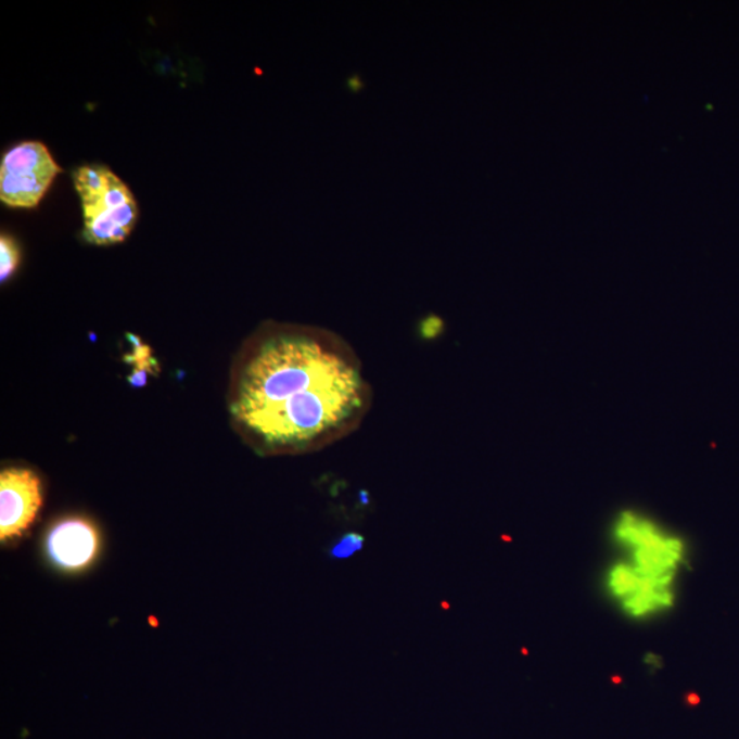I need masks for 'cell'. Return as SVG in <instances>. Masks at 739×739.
<instances>
[{
	"label": "cell",
	"instance_id": "1",
	"mask_svg": "<svg viewBox=\"0 0 739 739\" xmlns=\"http://www.w3.org/2000/svg\"><path fill=\"white\" fill-rule=\"evenodd\" d=\"M374 392L353 345L332 330L267 322L234 360L235 433L260 456L318 453L359 430Z\"/></svg>",
	"mask_w": 739,
	"mask_h": 739
},
{
	"label": "cell",
	"instance_id": "2",
	"mask_svg": "<svg viewBox=\"0 0 739 739\" xmlns=\"http://www.w3.org/2000/svg\"><path fill=\"white\" fill-rule=\"evenodd\" d=\"M82 208V238L93 245L120 243L139 219L129 187L106 166L87 165L73 173Z\"/></svg>",
	"mask_w": 739,
	"mask_h": 739
},
{
	"label": "cell",
	"instance_id": "3",
	"mask_svg": "<svg viewBox=\"0 0 739 739\" xmlns=\"http://www.w3.org/2000/svg\"><path fill=\"white\" fill-rule=\"evenodd\" d=\"M617 559L654 579L675 582L688 565L689 548L678 534L642 512L625 510L612 522Z\"/></svg>",
	"mask_w": 739,
	"mask_h": 739
},
{
	"label": "cell",
	"instance_id": "4",
	"mask_svg": "<svg viewBox=\"0 0 739 739\" xmlns=\"http://www.w3.org/2000/svg\"><path fill=\"white\" fill-rule=\"evenodd\" d=\"M60 173L61 166L41 141L14 145L0 164V201L13 208H34Z\"/></svg>",
	"mask_w": 739,
	"mask_h": 739
},
{
	"label": "cell",
	"instance_id": "5",
	"mask_svg": "<svg viewBox=\"0 0 739 739\" xmlns=\"http://www.w3.org/2000/svg\"><path fill=\"white\" fill-rule=\"evenodd\" d=\"M602 586L617 610L637 622L664 615L678 601V584L638 573L617 558L608 565Z\"/></svg>",
	"mask_w": 739,
	"mask_h": 739
},
{
	"label": "cell",
	"instance_id": "6",
	"mask_svg": "<svg viewBox=\"0 0 739 739\" xmlns=\"http://www.w3.org/2000/svg\"><path fill=\"white\" fill-rule=\"evenodd\" d=\"M43 505L41 481L35 471L13 468L0 474V538L14 541L34 525Z\"/></svg>",
	"mask_w": 739,
	"mask_h": 739
},
{
	"label": "cell",
	"instance_id": "7",
	"mask_svg": "<svg viewBox=\"0 0 739 739\" xmlns=\"http://www.w3.org/2000/svg\"><path fill=\"white\" fill-rule=\"evenodd\" d=\"M98 527L84 517H66L52 523L44 537L50 563L65 573H80L91 568L101 552Z\"/></svg>",
	"mask_w": 739,
	"mask_h": 739
},
{
	"label": "cell",
	"instance_id": "8",
	"mask_svg": "<svg viewBox=\"0 0 739 739\" xmlns=\"http://www.w3.org/2000/svg\"><path fill=\"white\" fill-rule=\"evenodd\" d=\"M21 260L20 246L17 241L9 234L0 238V281L7 282L15 270L18 269Z\"/></svg>",
	"mask_w": 739,
	"mask_h": 739
},
{
	"label": "cell",
	"instance_id": "9",
	"mask_svg": "<svg viewBox=\"0 0 739 739\" xmlns=\"http://www.w3.org/2000/svg\"><path fill=\"white\" fill-rule=\"evenodd\" d=\"M365 547V537L359 533L349 532L340 537L329 549L330 558L348 559Z\"/></svg>",
	"mask_w": 739,
	"mask_h": 739
},
{
	"label": "cell",
	"instance_id": "10",
	"mask_svg": "<svg viewBox=\"0 0 739 739\" xmlns=\"http://www.w3.org/2000/svg\"><path fill=\"white\" fill-rule=\"evenodd\" d=\"M347 88L351 93H359L364 91L365 81L361 80V77L358 75V73H355V75L348 77Z\"/></svg>",
	"mask_w": 739,
	"mask_h": 739
}]
</instances>
